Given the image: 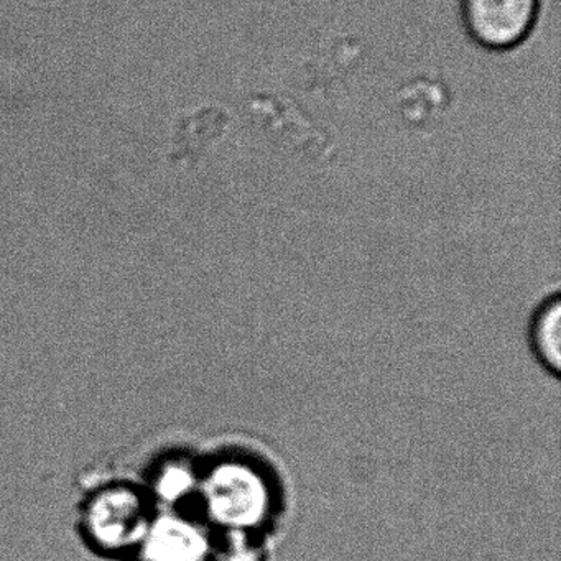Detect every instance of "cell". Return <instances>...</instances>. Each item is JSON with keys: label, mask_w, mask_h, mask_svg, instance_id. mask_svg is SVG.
<instances>
[{"label": "cell", "mask_w": 561, "mask_h": 561, "mask_svg": "<svg viewBox=\"0 0 561 561\" xmlns=\"http://www.w3.org/2000/svg\"><path fill=\"white\" fill-rule=\"evenodd\" d=\"M203 499L208 515L231 531L261 524L271 505L268 485L254 466L226 461L203 481Z\"/></svg>", "instance_id": "1"}, {"label": "cell", "mask_w": 561, "mask_h": 561, "mask_svg": "<svg viewBox=\"0 0 561 561\" xmlns=\"http://www.w3.org/2000/svg\"><path fill=\"white\" fill-rule=\"evenodd\" d=\"M541 0H461L469 38L489 51L520 47L537 25Z\"/></svg>", "instance_id": "2"}, {"label": "cell", "mask_w": 561, "mask_h": 561, "mask_svg": "<svg viewBox=\"0 0 561 561\" xmlns=\"http://www.w3.org/2000/svg\"><path fill=\"white\" fill-rule=\"evenodd\" d=\"M149 525L146 502L133 489H107L87 511L88 534L103 550L119 551L140 543Z\"/></svg>", "instance_id": "3"}, {"label": "cell", "mask_w": 561, "mask_h": 561, "mask_svg": "<svg viewBox=\"0 0 561 561\" xmlns=\"http://www.w3.org/2000/svg\"><path fill=\"white\" fill-rule=\"evenodd\" d=\"M140 545L142 561H205L209 548L203 528L179 515L150 524Z\"/></svg>", "instance_id": "4"}, {"label": "cell", "mask_w": 561, "mask_h": 561, "mask_svg": "<svg viewBox=\"0 0 561 561\" xmlns=\"http://www.w3.org/2000/svg\"><path fill=\"white\" fill-rule=\"evenodd\" d=\"M528 344L537 363L558 377L561 367V301L558 294L541 301L531 317Z\"/></svg>", "instance_id": "5"}, {"label": "cell", "mask_w": 561, "mask_h": 561, "mask_svg": "<svg viewBox=\"0 0 561 561\" xmlns=\"http://www.w3.org/2000/svg\"><path fill=\"white\" fill-rule=\"evenodd\" d=\"M195 485L193 472L182 465L167 466L157 479V492L167 502L180 501L185 497Z\"/></svg>", "instance_id": "6"}]
</instances>
